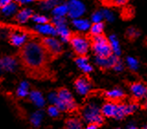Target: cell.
<instances>
[{"label": "cell", "instance_id": "cell-12", "mask_svg": "<svg viewBox=\"0 0 147 129\" xmlns=\"http://www.w3.org/2000/svg\"><path fill=\"white\" fill-rule=\"evenodd\" d=\"M68 6V16L76 19L79 17L83 13L85 12V7L81 2L77 1V0H71L70 2L67 4Z\"/></svg>", "mask_w": 147, "mask_h": 129}, {"label": "cell", "instance_id": "cell-37", "mask_svg": "<svg viewBox=\"0 0 147 129\" xmlns=\"http://www.w3.org/2000/svg\"><path fill=\"white\" fill-rule=\"evenodd\" d=\"M11 2H12V0H0V10Z\"/></svg>", "mask_w": 147, "mask_h": 129}, {"label": "cell", "instance_id": "cell-22", "mask_svg": "<svg viewBox=\"0 0 147 129\" xmlns=\"http://www.w3.org/2000/svg\"><path fill=\"white\" fill-rule=\"evenodd\" d=\"M64 129H83V124L79 118L70 117L64 122Z\"/></svg>", "mask_w": 147, "mask_h": 129}, {"label": "cell", "instance_id": "cell-8", "mask_svg": "<svg viewBox=\"0 0 147 129\" xmlns=\"http://www.w3.org/2000/svg\"><path fill=\"white\" fill-rule=\"evenodd\" d=\"M92 82L90 77L87 74H82L75 81V89L80 95H86L91 91Z\"/></svg>", "mask_w": 147, "mask_h": 129}, {"label": "cell", "instance_id": "cell-36", "mask_svg": "<svg viewBox=\"0 0 147 129\" xmlns=\"http://www.w3.org/2000/svg\"><path fill=\"white\" fill-rule=\"evenodd\" d=\"M37 1V0H15V2L20 6V5H25V4H29L31 2Z\"/></svg>", "mask_w": 147, "mask_h": 129}, {"label": "cell", "instance_id": "cell-15", "mask_svg": "<svg viewBox=\"0 0 147 129\" xmlns=\"http://www.w3.org/2000/svg\"><path fill=\"white\" fill-rule=\"evenodd\" d=\"M34 15V12L30 8H22L20 10H18V13L14 17V19L18 24H25L30 19H31L32 16Z\"/></svg>", "mask_w": 147, "mask_h": 129}, {"label": "cell", "instance_id": "cell-33", "mask_svg": "<svg viewBox=\"0 0 147 129\" xmlns=\"http://www.w3.org/2000/svg\"><path fill=\"white\" fill-rule=\"evenodd\" d=\"M110 43H111L112 49H113V52L115 55L119 56V54L121 53V50H119V41L117 40L116 37L115 36H111L110 38Z\"/></svg>", "mask_w": 147, "mask_h": 129}, {"label": "cell", "instance_id": "cell-16", "mask_svg": "<svg viewBox=\"0 0 147 129\" xmlns=\"http://www.w3.org/2000/svg\"><path fill=\"white\" fill-rule=\"evenodd\" d=\"M30 84L28 81H21L16 89V96L20 99H26L29 97L30 93Z\"/></svg>", "mask_w": 147, "mask_h": 129}, {"label": "cell", "instance_id": "cell-10", "mask_svg": "<svg viewBox=\"0 0 147 129\" xmlns=\"http://www.w3.org/2000/svg\"><path fill=\"white\" fill-rule=\"evenodd\" d=\"M8 40L13 47L21 49L28 41L30 40L29 35L26 32H20V31H14L9 33L8 35Z\"/></svg>", "mask_w": 147, "mask_h": 129}, {"label": "cell", "instance_id": "cell-40", "mask_svg": "<svg viewBox=\"0 0 147 129\" xmlns=\"http://www.w3.org/2000/svg\"><path fill=\"white\" fill-rule=\"evenodd\" d=\"M128 129H138V128L136 126H131L128 127Z\"/></svg>", "mask_w": 147, "mask_h": 129}, {"label": "cell", "instance_id": "cell-38", "mask_svg": "<svg viewBox=\"0 0 147 129\" xmlns=\"http://www.w3.org/2000/svg\"><path fill=\"white\" fill-rule=\"evenodd\" d=\"M98 127L96 126H95V125H88L85 129H98Z\"/></svg>", "mask_w": 147, "mask_h": 129}, {"label": "cell", "instance_id": "cell-20", "mask_svg": "<svg viewBox=\"0 0 147 129\" xmlns=\"http://www.w3.org/2000/svg\"><path fill=\"white\" fill-rule=\"evenodd\" d=\"M99 3L103 7L107 8H112V7H122L128 5L130 0H98Z\"/></svg>", "mask_w": 147, "mask_h": 129}, {"label": "cell", "instance_id": "cell-3", "mask_svg": "<svg viewBox=\"0 0 147 129\" xmlns=\"http://www.w3.org/2000/svg\"><path fill=\"white\" fill-rule=\"evenodd\" d=\"M86 37L89 41L90 48L93 50L96 59H106L114 55L110 39H108L105 34H101L98 36L86 34Z\"/></svg>", "mask_w": 147, "mask_h": 129}, {"label": "cell", "instance_id": "cell-9", "mask_svg": "<svg viewBox=\"0 0 147 129\" xmlns=\"http://www.w3.org/2000/svg\"><path fill=\"white\" fill-rule=\"evenodd\" d=\"M129 87L132 94L133 99L135 102L144 99L147 96V85L142 81H137L129 84Z\"/></svg>", "mask_w": 147, "mask_h": 129}, {"label": "cell", "instance_id": "cell-14", "mask_svg": "<svg viewBox=\"0 0 147 129\" xmlns=\"http://www.w3.org/2000/svg\"><path fill=\"white\" fill-rule=\"evenodd\" d=\"M35 32L42 37H54L57 35L56 27L51 22L43 25H37L35 27Z\"/></svg>", "mask_w": 147, "mask_h": 129}, {"label": "cell", "instance_id": "cell-41", "mask_svg": "<svg viewBox=\"0 0 147 129\" xmlns=\"http://www.w3.org/2000/svg\"><path fill=\"white\" fill-rule=\"evenodd\" d=\"M142 129H147V126H144V127H142Z\"/></svg>", "mask_w": 147, "mask_h": 129}, {"label": "cell", "instance_id": "cell-18", "mask_svg": "<svg viewBox=\"0 0 147 129\" xmlns=\"http://www.w3.org/2000/svg\"><path fill=\"white\" fill-rule=\"evenodd\" d=\"M117 107H118V104H114V103H110V102H107L106 104H104L102 105V107L100 108L101 114H102L103 117H107V118H110V117H115L117 113Z\"/></svg>", "mask_w": 147, "mask_h": 129}, {"label": "cell", "instance_id": "cell-32", "mask_svg": "<svg viewBox=\"0 0 147 129\" xmlns=\"http://www.w3.org/2000/svg\"><path fill=\"white\" fill-rule=\"evenodd\" d=\"M125 116H126V104L124 103L118 104L117 113L114 118L118 119V120H121V119H123Z\"/></svg>", "mask_w": 147, "mask_h": 129}, {"label": "cell", "instance_id": "cell-27", "mask_svg": "<svg viewBox=\"0 0 147 129\" xmlns=\"http://www.w3.org/2000/svg\"><path fill=\"white\" fill-rule=\"evenodd\" d=\"M140 36V30L136 29V27H130L129 29L126 30V33H125V38L129 40L132 42L134 41L138 37Z\"/></svg>", "mask_w": 147, "mask_h": 129}, {"label": "cell", "instance_id": "cell-2", "mask_svg": "<svg viewBox=\"0 0 147 129\" xmlns=\"http://www.w3.org/2000/svg\"><path fill=\"white\" fill-rule=\"evenodd\" d=\"M47 102L57 106L61 112L74 113L78 109V105L71 92L64 87L58 89L56 92H51L47 96Z\"/></svg>", "mask_w": 147, "mask_h": 129}, {"label": "cell", "instance_id": "cell-7", "mask_svg": "<svg viewBox=\"0 0 147 129\" xmlns=\"http://www.w3.org/2000/svg\"><path fill=\"white\" fill-rule=\"evenodd\" d=\"M20 61L14 56H10V55L1 56L0 57V74L15 72L20 66Z\"/></svg>", "mask_w": 147, "mask_h": 129}, {"label": "cell", "instance_id": "cell-5", "mask_svg": "<svg viewBox=\"0 0 147 129\" xmlns=\"http://www.w3.org/2000/svg\"><path fill=\"white\" fill-rule=\"evenodd\" d=\"M82 117L88 125H95L98 127L102 126L105 120L100 109L95 104H86L83 107Z\"/></svg>", "mask_w": 147, "mask_h": 129}, {"label": "cell", "instance_id": "cell-26", "mask_svg": "<svg viewBox=\"0 0 147 129\" xmlns=\"http://www.w3.org/2000/svg\"><path fill=\"white\" fill-rule=\"evenodd\" d=\"M53 17H65L68 15V6L67 4H60L59 6L53 9Z\"/></svg>", "mask_w": 147, "mask_h": 129}, {"label": "cell", "instance_id": "cell-19", "mask_svg": "<svg viewBox=\"0 0 147 129\" xmlns=\"http://www.w3.org/2000/svg\"><path fill=\"white\" fill-rule=\"evenodd\" d=\"M75 61L77 64V66L79 67L83 71V72L86 73V74H88L89 72L93 71V68H92L90 63L88 62V58L87 57H76Z\"/></svg>", "mask_w": 147, "mask_h": 129}, {"label": "cell", "instance_id": "cell-6", "mask_svg": "<svg viewBox=\"0 0 147 129\" xmlns=\"http://www.w3.org/2000/svg\"><path fill=\"white\" fill-rule=\"evenodd\" d=\"M40 40L46 52L48 53L51 61L57 59L63 54V48L61 41L55 39L54 37H41Z\"/></svg>", "mask_w": 147, "mask_h": 129}, {"label": "cell", "instance_id": "cell-31", "mask_svg": "<svg viewBox=\"0 0 147 129\" xmlns=\"http://www.w3.org/2000/svg\"><path fill=\"white\" fill-rule=\"evenodd\" d=\"M46 112H47L48 116L52 118H58L60 116V114H61V110H60L57 106L52 105V104H50L47 107Z\"/></svg>", "mask_w": 147, "mask_h": 129}, {"label": "cell", "instance_id": "cell-21", "mask_svg": "<svg viewBox=\"0 0 147 129\" xmlns=\"http://www.w3.org/2000/svg\"><path fill=\"white\" fill-rule=\"evenodd\" d=\"M18 5L15 1H12L11 3L7 5L5 7H3L1 10H0V13H1L3 16L7 17H15V15L18 11Z\"/></svg>", "mask_w": 147, "mask_h": 129}, {"label": "cell", "instance_id": "cell-23", "mask_svg": "<svg viewBox=\"0 0 147 129\" xmlns=\"http://www.w3.org/2000/svg\"><path fill=\"white\" fill-rule=\"evenodd\" d=\"M56 30H57V35L60 36V38L62 39L63 41H64V42H69V39L71 38L73 31L69 29L66 25L56 27Z\"/></svg>", "mask_w": 147, "mask_h": 129}, {"label": "cell", "instance_id": "cell-1", "mask_svg": "<svg viewBox=\"0 0 147 129\" xmlns=\"http://www.w3.org/2000/svg\"><path fill=\"white\" fill-rule=\"evenodd\" d=\"M20 61L28 72L36 75L45 74L48 72L51 61L40 39H30L20 50Z\"/></svg>", "mask_w": 147, "mask_h": 129}, {"label": "cell", "instance_id": "cell-35", "mask_svg": "<svg viewBox=\"0 0 147 129\" xmlns=\"http://www.w3.org/2000/svg\"><path fill=\"white\" fill-rule=\"evenodd\" d=\"M102 17H103V15L101 12H95L93 14V16H92V19H93L94 22H100Z\"/></svg>", "mask_w": 147, "mask_h": 129}, {"label": "cell", "instance_id": "cell-25", "mask_svg": "<svg viewBox=\"0 0 147 129\" xmlns=\"http://www.w3.org/2000/svg\"><path fill=\"white\" fill-rule=\"evenodd\" d=\"M104 31V23L103 22H93L89 27V33L92 36H98L103 33Z\"/></svg>", "mask_w": 147, "mask_h": 129}, {"label": "cell", "instance_id": "cell-4", "mask_svg": "<svg viewBox=\"0 0 147 129\" xmlns=\"http://www.w3.org/2000/svg\"><path fill=\"white\" fill-rule=\"evenodd\" d=\"M69 43H70L76 57H87L90 45L86 34L85 35L79 31L72 32Z\"/></svg>", "mask_w": 147, "mask_h": 129}, {"label": "cell", "instance_id": "cell-17", "mask_svg": "<svg viewBox=\"0 0 147 129\" xmlns=\"http://www.w3.org/2000/svg\"><path fill=\"white\" fill-rule=\"evenodd\" d=\"M44 118V113L41 109H38L30 114L29 117V121L30 126L33 128H39L41 126V123L43 121Z\"/></svg>", "mask_w": 147, "mask_h": 129}, {"label": "cell", "instance_id": "cell-34", "mask_svg": "<svg viewBox=\"0 0 147 129\" xmlns=\"http://www.w3.org/2000/svg\"><path fill=\"white\" fill-rule=\"evenodd\" d=\"M127 62H128V65L130 66L132 70H134V69L137 68V65H138V62L136 59H134L133 58H128L127 59Z\"/></svg>", "mask_w": 147, "mask_h": 129}, {"label": "cell", "instance_id": "cell-39", "mask_svg": "<svg viewBox=\"0 0 147 129\" xmlns=\"http://www.w3.org/2000/svg\"><path fill=\"white\" fill-rule=\"evenodd\" d=\"M144 107L147 109V96L145 97V103H144Z\"/></svg>", "mask_w": 147, "mask_h": 129}, {"label": "cell", "instance_id": "cell-11", "mask_svg": "<svg viewBox=\"0 0 147 129\" xmlns=\"http://www.w3.org/2000/svg\"><path fill=\"white\" fill-rule=\"evenodd\" d=\"M104 98L107 102L114 103V104H121L126 98V94L121 89H114L111 91L103 92Z\"/></svg>", "mask_w": 147, "mask_h": 129}, {"label": "cell", "instance_id": "cell-29", "mask_svg": "<svg viewBox=\"0 0 147 129\" xmlns=\"http://www.w3.org/2000/svg\"><path fill=\"white\" fill-rule=\"evenodd\" d=\"M134 16V8H133L131 6H124L122 10H121V17L124 20H129L131 19Z\"/></svg>", "mask_w": 147, "mask_h": 129}, {"label": "cell", "instance_id": "cell-28", "mask_svg": "<svg viewBox=\"0 0 147 129\" xmlns=\"http://www.w3.org/2000/svg\"><path fill=\"white\" fill-rule=\"evenodd\" d=\"M73 25L79 30H86L90 27V23L86 19H81V18H76L73 20Z\"/></svg>", "mask_w": 147, "mask_h": 129}, {"label": "cell", "instance_id": "cell-30", "mask_svg": "<svg viewBox=\"0 0 147 129\" xmlns=\"http://www.w3.org/2000/svg\"><path fill=\"white\" fill-rule=\"evenodd\" d=\"M31 20L35 22L37 25H43V24H47V23L51 22V19L43 15H40V14H35L32 16L31 17Z\"/></svg>", "mask_w": 147, "mask_h": 129}, {"label": "cell", "instance_id": "cell-13", "mask_svg": "<svg viewBox=\"0 0 147 129\" xmlns=\"http://www.w3.org/2000/svg\"><path fill=\"white\" fill-rule=\"evenodd\" d=\"M28 99L38 109H42L46 105V101H47L43 96V94L38 90H31Z\"/></svg>", "mask_w": 147, "mask_h": 129}, {"label": "cell", "instance_id": "cell-24", "mask_svg": "<svg viewBox=\"0 0 147 129\" xmlns=\"http://www.w3.org/2000/svg\"><path fill=\"white\" fill-rule=\"evenodd\" d=\"M37 1L39 2V6L40 8L44 9V10H50V9L53 10L60 4H63L62 0H37Z\"/></svg>", "mask_w": 147, "mask_h": 129}]
</instances>
